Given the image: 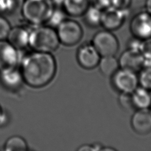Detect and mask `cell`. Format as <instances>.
<instances>
[{
	"instance_id": "cell-1",
	"label": "cell",
	"mask_w": 151,
	"mask_h": 151,
	"mask_svg": "<svg viewBox=\"0 0 151 151\" xmlns=\"http://www.w3.org/2000/svg\"><path fill=\"white\" fill-rule=\"evenodd\" d=\"M19 68L24 82L32 87L39 88L53 79L57 64L50 52L34 51L23 58Z\"/></svg>"
},
{
	"instance_id": "cell-2",
	"label": "cell",
	"mask_w": 151,
	"mask_h": 151,
	"mask_svg": "<svg viewBox=\"0 0 151 151\" xmlns=\"http://www.w3.org/2000/svg\"><path fill=\"white\" fill-rule=\"evenodd\" d=\"M29 30V46L34 51L51 52L60 43L57 31L49 25H35Z\"/></svg>"
},
{
	"instance_id": "cell-3",
	"label": "cell",
	"mask_w": 151,
	"mask_h": 151,
	"mask_svg": "<svg viewBox=\"0 0 151 151\" xmlns=\"http://www.w3.org/2000/svg\"><path fill=\"white\" fill-rule=\"evenodd\" d=\"M54 6L50 0H24L21 12L29 23L39 25L47 22Z\"/></svg>"
},
{
	"instance_id": "cell-4",
	"label": "cell",
	"mask_w": 151,
	"mask_h": 151,
	"mask_svg": "<svg viewBox=\"0 0 151 151\" xmlns=\"http://www.w3.org/2000/svg\"><path fill=\"white\" fill-rule=\"evenodd\" d=\"M92 44L101 57L115 56L119 49L117 38L111 31L106 29L98 31L94 35Z\"/></svg>"
},
{
	"instance_id": "cell-5",
	"label": "cell",
	"mask_w": 151,
	"mask_h": 151,
	"mask_svg": "<svg viewBox=\"0 0 151 151\" xmlns=\"http://www.w3.org/2000/svg\"><path fill=\"white\" fill-rule=\"evenodd\" d=\"M57 28L59 41L65 45H74L82 38L83 29L74 20L65 19Z\"/></svg>"
},
{
	"instance_id": "cell-6",
	"label": "cell",
	"mask_w": 151,
	"mask_h": 151,
	"mask_svg": "<svg viewBox=\"0 0 151 151\" xmlns=\"http://www.w3.org/2000/svg\"><path fill=\"white\" fill-rule=\"evenodd\" d=\"M111 82L114 87L120 93H132L139 85L136 73L122 68L111 76Z\"/></svg>"
},
{
	"instance_id": "cell-7",
	"label": "cell",
	"mask_w": 151,
	"mask_h": 151,
	"mask_svg": "<svg viewBox=\"0 0 151 151\" xmlns=\"http://www.w3.org/2000/svg\"><path fill=\"white\" fill-rule=\"evenodd\" d=\"M133 37L143 40L151 38V14L142 12L134 15L130 24Z\"/></svg>"
},
{
	"instance_id": "cell-8",
	"label": "cell",
	"mask_w": 151,
	"mask_h": 151,
	"mask_svg": "<svg viewBox=\"0 0 151 151\" xmlns=\"http://www.w3.org/2000/svg\"><path fill=\"white\" fill-rule=\"evenodd\" d=\"M128 15V9H120L110 6L102 10L101 25L107 30L117 29L122 26Z\"/></svg>"
},
{
	"instance_id": "cell-9",
	"label": "cell",
	"mask_w": 151,
	"mask_h": 151,
	"mask_svg": "<svg viewBox=\"0 0 151 151\" xmlns=\"http://www.w3.org/2000/svg\"><path fill=\"white\" fill-rule=\"evenodd\" d=\"M77 58L83 68L93 69L98 66L101 55L92 43H86L78 49Z\"/></svg>"
},
{
	"instance_id": "cell-10",
	"label": "cell",
	"mask_w": 151,
	"mask_h": 151,
	"mask_svg": "<svg viewBox=\"0 0 151 151\" xmlns=\"http://www.w3.org/2000/svg\"><path fill=\"white\" fill-rule=\"evenodd\" d=\"M130 124L134 131L139 134L151 133V110L136 109L132 116Z\"/></svg>"
},
{
	"instance_id": "cell-11",
	"label": "cell",
	"mask_w": 151,
	"mask_h": 151,
	"mask_svg": "<svg viewBox=\"0 0 151 151\" xmlns=\"http://www.w3.org/2000/svg\"><path fill=\"white\" fill-rule=\"evenodd\" d=\"M24 82L20 68L17 66L0 70V83L11 91L18 90Z\"/></svg>"
},
{
	"instance_id": "cell-12",
	"label": "cell",
	"mask_w": 151,
	"mask_h": 151,
	"mask_svg": "<svg viewBox=\"0 0 151 151\" xmlns=\"http://www.w3.org/2000/svg\"><path fill=\"white\" fill-rule=\"evenodd\" d=\"M118 61L120 68L135 73L140 71L143 68L142 53L131 49L128 48L124 51Z\"/></svg>"
},
{
	"instance_id": "cell-13",
	"label": "cell",
	"mask_w": 151,
	"mask_h": 151,
	"mask_svg": "<svg viewBox=\"0 0 151 151\" xmlns=\"http://www.w3.org/2000/svg\"><path fill=\"white\" fill-rule=\"evenodd\" d=\"M18 59L17 49L8 41L0 40V70L17 66Z\"/></svg>"
},
{
	"instance_id": "cell-14",
	"label": "cell",
	"mask_w": 151,
	"mask_h": 151,
	"mask_svg": "<svg viewBox=\"0 0 151 151\" xmlns=\"http://www.w3.org/2000/svg\"><path fill=\"white\" fill-rule=\"evenodd\" d=\"M29 30L21 26L11 28L8 35V41L15 48L23 49L29 46Z\"/></svg>"
},
{
	"instance_id": "cell-15",
	"label": "cell",
	"mask_w": 151,
	"mask_h": 151,
	"mask_svg": "<svg viewBox=\"0 0 151 151\" xmlns=\"http://www.w3.org/2000/svg\"><path fill=\"white\" fill-rule=\"evenodd\" d=\"M62 5L66 14L78 17L83 15L90 4L88 0H64Z\"/></svg>"
},
{
	"instance_id": "cell-16",
	"label": "cell",
	"mask_w": 151,
	"mask_h": 151,
	"mask_svg": "<svg viewBox=\"0 0 151 151\" xmlns=\"http://www.w3.org/2000/svg\"><path fill=\"white\" fill-rule=\"evenodd\" d=\"M132 96L136 109H148L151 107V94L147 89L138 86L132 93Z\"/></svg>"
},
{
	"instance_id": "cell-17",
	"label": "cell",
	"mask_w": 151,
	"mask_h": 151,
	"mask_svg": "<svg viewBox=\"0 0 151 151\" xmlns=\"http://www.w3.org/2000/svg\"><path fill=\"white\" fill-rule=\"evenodd\" d=\"M98 66L102 74L111 77L119 68V63L114 56H104L101 57Z\"/></svg>"
},
{
	"instance_id": "cell-18",
	"label": "cell",
	"mask_w": 151,
	"mask_h": 151,
	"mask_svg": "<svg viewBox=\"0 0 151 151\" xmlns=\"http://www.w3.org/2000/svg\"><path fill=\"white\" fill-rule=\"evenodd\" d=\"M102 9L92 5H89L84 14V21L87 25L92 27H96L101 25Z\"/></svg>"
},
{
	"instance_id": "cell-19",
	"label": "cell",
	"mask_w": 151,
	"mask_h": 151,
	"mask_svg": "<svg viewBox=\"0 0 151 151\" xmlns=\"http://www.w3.org/2000/svg\"><path fill=\"white\" fill-rule=\"evenodd\" d=\"M6 151H25L28 145L25 140L19 136H13L7 139L4 146Z\"/></svg>"
},
{
	"instance_id": "cell-20",
	"label": "cell",
	"mask_w": 151,
	"mask_h": 151,
	"mask_svg": "<svg viewBox=\"0 0 151 151\" xmlns=\"http://www.w3.org/2000/svg\"><path fill=\"white\" fill-rule=\"evenodd\" d=\"M66 13L65 11L58 8H54L48 21V25L54 28L57 27L61 22L66 19Z\"/></svg>"
},
{
	"instance_id": "cell-21",
	"label": "cell",
	"mask_w": 151,
	"mask_h": 151,
	"mask_svg": "<svg viewBox=\"0 0 151 151\" xmlns=\"http://www.w3.org/2000/svg\"><path fill=\"white\" fill-rule=\"evenodd\" d=\"M138 79L141 87L151 91V67H143L140 71Z\"/></svg>"
},
{
	"instance_id": "cell-22",
	"label": "cell",
	"mask_w": 151,
	"mask_h": 151,
	"mask_svg": "<svg viewBox=\"0 0 151 151\" xmlns=\"http://www.w3.org/2000/svg\"><path fill=\"white\" fill-rule=\"evenodd\" d=\"M119 102L121 107L127 111H132L136 109L132 99V93H120L119 96Z\"/></svg>"
},
{
	"instance_id": "cell-23",
	"label": "cell",
	"mask_w": 151,
	"mask_h": 151,
	"mask_svg": "<svg viewBox=\"0 0 151 151\" xmlns=\"http://www.w3.org/2000/svg\"><path fill=\"white\" fill-rule=\"evenodd\" d=\"M142 55L143 58V67H151V38L145 40Z\"/></svg>"
},
{
	"instance_id": "cell-24",
	"label": "cell",
	"mask_w": 151,
	"mask_h": 151,
	"mask_svg": "<svg viewBox=\"0 0 151 151\" xmlns=\"http://www.w3.org/2000/svg\"><path fill=\"white\" fill-rule=\"evenodd\" d=\"M17 0H0V14H7L12 12L16 8Z\"/></svg>"
},
{
	"instance_id": "cell-25",
	"label": "cell",
	"mask_w": 151,
	"mask_h": 151,
	"mask_svg": "<svg viewBox=\"0 0 151 151\" xmlns=\"http://www.w3.org/2000/svg\"><path fill=\"white\" fill-rule=\"evenodd\" d=\"M11 25L8 21L0 15V40H5L11 30Z\"/></svg>"
},
{
	"instance_id": "cell-26",
	"label": "cell",
	"mask_w": 151,
	"mask_h": 151,
	"mask_svg": "<svg viewBox=\"0 0 151 151\" xmlns=\"http://www.w3.org/2000/svg\"><path fill=\"white\" fill-rule=\"evenodd\" d=\"M144 43L145 40L134 37L129 41L128 48L140 52L142 53L144 46Z\"/></svg>"
},
{
	"instance_id": "cell-27",
	"label": "cell",
	"mask_w": 151,
	"mask_h": 151,
	"mask_svg": "<svg viewBox=\"0 0 151 151\" xmlns=\"http://www.w3.org/2000/svg\"><path fill=\"white\" fill-rule=\"evenodd\" d=\"M131 4V0H112L111 6L120 9H127Z\"/></svg>"
},
{
	"instance_id": "cell-28",
	"label": "cell",
	"mask_w": 151,
	"mask_h": 151,
	"mask_svg": "<svg viewBox=\"0 0 151 151\" xmlns=\"http://www.w3.org/2000/svg\"><path fill=\"white\" fill-rule=\"evenodd\" d=\"M93 5L101 9H104L111 6L112 0H91Z\"/></svg>"
},
{
	"instance_id": "cell-29",
	"label": "cell",
	"mask_w": 151,
	"mask_h": 151,
	"mask_svg": "<svg viewBox=\"0 0 151 151\" xmlns=\"http://www.w3.org/2000/svg\"><path fill=\"white\" fill-rule=\"evenodd\" d=\"M145 5H146V12L151 14V0H146Z\"/></svg>"
},
{
	"instance_id": "cell-30",
	"label": "cell",
	"mask_w": 151,
	"mask_h": 151,
	"mask_svg": "<svg viewBox=\"0 0 151 151\" xmlns=\"http://www.w3.org/2000/svg\"><path fill=\"white\" fill-rule=\"evenodd\" d=\"M54 5H62L64 0H50Z\"/></svg>"
},
{
	"instance_id": "cell-31",
	"label": "cell",
	"mask_w": 151,
	"mask_h": 151,
	"mask_svg": "<svg viewBox=\"0 0 151 151\" xmlns=\"http://www.w3.org/2000/svg\"><path fill=\"white\" fill-rule=\"evenodd\" d=\"M5 119V114L3 113V111L2 110V108L0 106V123L4 122V120Z\"/></svg>"
}]
</instances>
